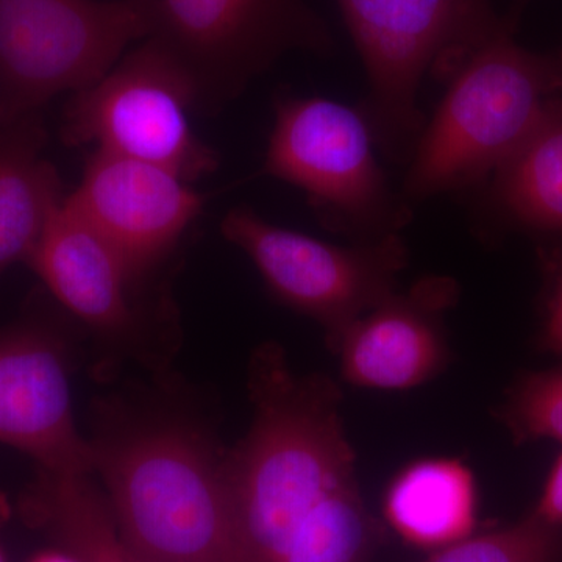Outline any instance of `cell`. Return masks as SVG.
<instances>
[{
    "instance_id": "cell-24",
    "label": "cell",
    "mask_w": 562,
    "mask_h": 562,
    "mask_svg": "<svg viewBox=\"0 0 562 562\" xmlns=\"http://www.w3.org/2000/svg\"><path fill=\"white\" fill-rule=\"evenodd\" d=\"M558 58H560V60H561V63H562V49H561V52H560V57H558Z\"/></svg>"
},
{
    "instance_id": "cell-11",
    "label": "cell",
    "mask_w": 562,
    "mask_h": 562,
    "mask_svg": "<svg viewBox=\"0 0 562 562\" xmlns=\"http://www.w3.org/2000/svg\"><path fill=\"white\" fill-rule=\"evenodd\" d=\"M63 349L36 325L0 331V443L31 457L43 475H91L94 443L74 419Z\"/></svg>"
},
{
    "instance_id": "cell-5",
    "label": "cell",
    "mask_w": 562,
    "mask_h": 562,
    "mask_svg": "<svg viewBox=\"0 0 562 562\" xmlns=\"http://www.w3.org/2000/svg\"><path fill=\"white\" fill-rule=\"evenodd\" d=\"M262 173L301 188L317 220L351 243H373L413 220L376 161L375 140L358 106L290 92L276 99Z\"/></svg>"
},
{
    "instance_id": "cell-12",
    "label": "cell",
    "mask_w": 562,
    "mask_h": 562,
    "mask_svg": "<svg viewBox=\"0 0 562 562\" xmlns=\"http://www.w3.org/2000/svg\"><path fill=\"white\" fill-rule=\"evenodd\" d=\"M460 301L447 276L417 280L360 317L336 344L344 382L364 390L406 391L431 382L450 362L446 314Z\"/></svg>"
},
{
    "instance_id": "cell-23",
    "label": "cell",
    "mask_w": 562,
    "mask_h": 562,
    "mask_svg": "<svg viewBox=\"0 0 562 562\" xmlns=\"http://www.w3.org/2000/svg\"><path fill=\"white\" fill-rule=\"evenodd\" d=\"M131 554H132V553H131ZM132 560H133V562H143V561L136 560V558H135V557H133V554H132Z\"/></svg>"
},
{
    "instance_id": "cell-14",
    "label": "cell",
    "mask_w": 562,
    "mask_h": 562,
    "mask_svg": "<svg viewBox=\"0 0 562 562\" xmlns=\"http://www.w3.org/2000/svg\"><path fill=\"white\" fill-rule=\"evenodd\" d=\"M46 139L40 113L0 127V279L31 260L65 202L60 173L44 157Z\"/></svg>"
},
{
    "instance_id": "cell-9",
    "label": "cell",
    "mask_w": 562,
    "mask_h": 562,
    "mask_svg": "<svg viewBox=\"0 0 562 562\" xmlns=\"http://www.w3.org/2000/svg\"><path fill=\"white\" fill-rule=\"evenodd\" d=\"M140 38L125 0H0V127L90 87Z\"/></svg>"
},
{
    "instance_id": "cell-7",
    "label": "cell",
    "mask_w": 562,
    "mask_h": 562,
    "mask_svg": "<svg viewBox=\"0 0 562 562\" xmlns=\"http://www.w3.org/2000/svg\"><path fill=\"white\" fill-rule=\"evenodd\" d=\"M195 92L187 74L150 41L121 58L98 81L74 92L63 117L70 147L95 150L169 169L194 181L220 168V155L199 138L190 114Z\"/></svg>"
},
{
    "instance_id": "cell-8",
    "label": "cell",
    "mask_w": 562,
    "mask_h": 562,
    "mask_svg": "<svg viewBox=\"0 0 562 562\" xmlns=\"http://www.w3.org/2000/svg\"><path fill=\"white\" fill-rule=\"evenodd\" d=\"M221 232L250 258L277 302L324 328L330 350L347 328L397 291L409 261L401 235L336 246L279 227L249 206L228 211Z\"/></svg>"
},
{
    "instance_id": "cell-17",
    "label": "cell",
    "mask_w": 562,
    "mask_h": 562,
    "mask_svg": "<svg viewBox=\"0 0 562 562\" xmlns=\"http://www.w3.org/2000/svg\"><path fill=\"white\" fill-rule=\"evenodd\" d=\"M90 476L41 475L40 512L81 562H133L109 498L95 490Z\"/></svg>"
},
{
    "instance_id": "cell-19",
    "label": "cell",
    "mask_w": 562,
    "mask_h": 562,
    "mask_svg": "<svg viewBox=\"0 0 562 562\" xmlns=\"http://www.w3.org/2000/svg\"><path fill=\"white\" fill-rule=\"evenodd\" d=\"M497 416L517 446L539 439L562 442V366L520 375Z\"/></svg>"
},
{
    "instance_id": "cell-3",
    "label": "cell",
    "mask_w": 562,
    "mask_h": 562,
    "mask_svg": "<svg viewBox=\"0 0 562 562\" xmlns=\"http://www.w3.org/2000/svg\"><path fill=\"white\" fill-rule=\"evenodd\" d=\"M517 22L464 58L408 162L403 198L483 187L562 102V63L514 40Z\"/></svg>"
},
{
    "instance_id": "cell-1",
    "label": "cell",
    "mask_w": 562,
    "mask_h": 562,
    "mask_svg": "<svg viewBox=\"0 0 562 562\" xmlns=\"http://www.w3.org/2000/svg\"><path fill=\"white\" fill-rule=\"evenodd\" d=\"M254 419L225 454L251 562H371L382 531L360 483L342 392L297 375L277 344L249 368Z\"/></svg>"
},
{
    "instance_id": "cell-6",
    "label": "cell",
    "mask_w": 562,
    "mask_h": 562,
    "mask_svg": "<svg viewBox=\"0 0 562 562\" xmlns=\"http://www.w3.org/2000/svg\"><path fill=\"white\" fill-rule=\"evenodd\" d=\"M144 40L187 74L195 109L221 111L291 50L327 57L330 29L305 0H125Z\"/></svg>"
},
{
    "instance_id": "cell-13",
    "label": "cell",
    "mask_w": 562,
    "mask_h": 562,
    "mask_svg": "<svg viewBox=\"0 0 562 562\" xmlns=\"http://www.w3.org/2000/svg\"><path fill=\"white\" fill-rule=\"evenodd\" d=\"M27 265L52 295L92 330L122 336L136 327L132 294L139 281L66 198Z\"/></svg>"
},
{
    "instance_id": "cell-2",
    "label": "cell",
    "mask_w": 562,
    "mask_h": 562,
    "mask_svg": "<svg viewBox=\"0 0 562 562\" xmlns=\"http://www.w3.org/2000/svg\"><path fill=\"white\" fill-rule=\"evenodd\" d=\"M111 512L143 562H251L225 457L195 432L154 427L94 443Z\"/></svg>"
},
{
    "instance_id": "cell-10",
    "label": "cell",
    "mask_w": 562,
    "mask_h": 562,
    "mask_svg": "<svg viewBox=\"0 0 562 562\" xmlns=\"http://www.w3.org/2000/svg\"><path fill=\"white\" fill-rule=\"evenodd\" d=\"M205 194L169 169L94 150L66 202L143 281L201 217Z\"/></svg>"
},
{
    "instance_id": "cell-4",
    "label": "cell",
    "mask_w": 562,
    "mask_h": 562,
    "mask_svg": "<svg viewBox=\"0 0 562 562\" xmlns=\"http://www.w3.org/2000/svg\"><path fill=\"white\" fill-rule=\"evenodd\" d=\"M338 3L368 76V92L358 110L383 157L406 166L427 125L417 103L424 77L449 80L464 58L519 22L520 14L517 7L501 16L491 0Z\"/></svg>"
},
{
    "instance_id": "cell-25",
    "label": "cell",
    "mask_w": 562,
    "mask_h": 562,
    "mask_svg": "<svg viewBox=\"0 0 562 562\" xmlns=\"http://www.w3.org/2000/svg\"><path fill=\"white\" fill-rule=\"evenodd\" d=\"M0 562H3V558H2V554H0Z\"/></svg>"
},
{
    "instance_id": "cell-16",
    "label": "cell",
    "mask_w": 562,
    "mask_h": 562,
    "mask_svg": "<svg viewBox=\"0 0 562 562\" xmlns=\"http://www.w3.org/2000/svg\"><path fill=\"white\" fill-rule=\"evenodd\" d=\"M486 183L487 210L503 224L562 238V102Z\"/></svg>"
},
{
    "instance_id": "cell-21",
    "label": "cell",
    "mask_w": 562,
    "mask_h": 562,
    "mask_svg": "<svg viewBox=\"0 0 562 562\" xmlns=\"http://www.w3.org/2000/svg\"><path fill=\"white\" fill-rule=\"evenodd\" d=\"M532 514L542 519L543 522L562 527V453L554 462L541 498H539Z\"/></svg>"
},
{
    "instance_id": "cell-18",
    "label": "cell",
    "mask_w": 562,
    "mask_h": 562,
    "mask_svg": "<svg viewBox=\"0 0 562 562\" xmlns=\"http://www.w3.org/2000/svg\"><path fill=\"white\" fill-rule=\"evenodd\" d=\"M422 562H562V527L531 513L508 527L473 532Z\"/></svg>"
},
{
    "instance_id": "cell-20",
    "label": "cell",
    "mask_w": 562,
    "mask_h": 562,
    "mask_svg": "<svg viewBox=\"0 0 562 562\" xmlns=\"http://www.w3.org/2000/svg\"><path fill=\"white\" fill-rule=\"evenodd\" d=\"M539 260L543 291L538 342L541 350L562 360V244L542 246Z\"/></svg>"
},
{
    "instance_id": "cell-22",
    "label": "cell",
    "mask_w": 562,
    "mask_h": 562,
    "mask_svg": "<svg viewBox=\"0 0 562 562\" xmlns=\"http://www.w3.org/2000/svg\"><path fill=\"white\" fill-rule=\"evenodd\" d=\"M31 562H81L76 554H68L63 552H43L32 558Z\"/></svg>"
},
{
    "instance_id": "cell-15",
    "label": "cell",
    "mask_w": 562,
    "mask_h": 562,
    "mask_svg": "<svg viewBox=\"0 0 562 562\" xmlns=\"http://www.w3.org/2000/svg\"><path fill=\"white\" fill-rule=\"evenodd\" d=\"M383 516L414 549L436 552L469 538L479 525L475 475L457 458L409 462L387 484Z\"/></svg>"
}]
</instances>
